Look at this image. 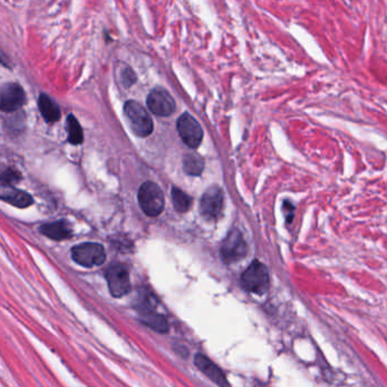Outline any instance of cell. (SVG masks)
Here are the masks:
<instances>
[{"instance_id": "obj_1", "label": "cell", "mask_w": 387, "mask_h": 387, "mask_svg": "<svg viewBox=\"0 0 387 387\" xmlns=\"http://www.w3.org/2000/svg\"><path fill=\"white\" fill-rule=\"evenodd\" d=\"M241 283L247 291L264 295L269 288V269L262 263L255 261L242 274Z\"/></svg>"}, {"instance_id": "obj_2", "label": "cell", "mask_w": 387, "mask_h": 387, "mask_svg": "<svg viewBox=\"0 0 387 387\" xmlns=\"http://www.w3.org/2000/svg\"><path fill=\"white\" fill-rule=\"evenodd\" d=\"M124 112L129 119V126L132 131L140 137H147L153 133V119L147 111L146 108L139 102L127 101L124 107Z\"/></svg>"}, {"instance_id": "obj_3", "label": "cell", "mask_w": 387, "mask_h": 387, "mask_svg": "<svg viewBox=\"0 0 387 387\" xmlns=\"http://www.w3.org/2000/svg\"><path fill=\"white\" fill-rule=\"evenodd\" d=\"M140 207L148 217H157L162 213L165 206L164 194L158 185L153 181H147L140 187L139 195Z\"/></svg>"}, {"instance_id": "obj_4", "label": "cell", "mask_w": 387, "mask_h": 387, "mask_svg": "<svg viewBox=\"0 0 387 387\" xmlns=\"http://www.w3.org/2000/svg\"><path fill=\"white\" fill-rule=\"evenodd\" d=\"M72 257L79 265L93 267L103 265L106 261V253L99 243H86L72 248Z\"/></svg>"}, {"instance_id": "obj_5", "label": "cell", "mask_w": 387, "mask_h": 387, "mask_svg": "<svg viewBox=\"0 0 387 387\" xmlns=\"http://www.w3.org/2000/svg\"><path fill=\"white\" fill-rule=\"evenodd\" d=\"M223 259L227 264L238 262L242 258H245L248 253V246L245 243L241 232L238 230H232L226 237V239L223 243L222 250Z\"/></svg>"}, {"instance_id": "obj_6", "label": "cell", "mask_w": 387, "mask_h": 387, "mask_svg": "<svg viewBox=\"0 0 387 387\" xmlns=\"http://www.w3.org/2000/svg\"><path fill=\"white\" fill-rule=\"evenodd\" d=\"M106 279L110 293L115 298H121L131 291L129 272L122 264L110 266L106 271Z\"/></svg>"}, {"instance_id": "obj_7", "label": "cell", "mask_w": 387, "mask_h": 387, "mask_svg": "<svg viewBox=\"0 0 387 387\" xmlns=\"http://www.w3.org/2000/svg\"><path fill=\"white\" fill-rule=\"evenodd\" d=\"M177 131L182 141L186 143L189 148H197L201 144L203 133H202L201 126L189 114H184L181 116L177 122Z\"/></svg>"}, {"instance_id": "obj_8", "label": "cell", "mask_w": 387, "mask_h": 387, "mask_svg": "<svg viewBox=\"0 0 387 387\" xmlns=\"http://www.w3.org/2000/svg\"><path fill=\"white\" fill-rule=\"evenodd\" d=\"M147 105L153 115L159 117H168L175 111L176 105L174 98L166 90L155 89L150 92L147 98Z\"/></svg>"}, {"instance_id": "obj_9", "label": "cell", "mask_w": 387, "mask_h": 387, "mask_svg": "<svg viewBox=\"0 0 387 387\" xmlns=\"http://www.w3.org/2000/svg\"><path fill=\"white\" fill-rule=\"evenodd\" d=\"M25 103V93L20 84L6 83L0 94V108L3 112L16 111Z\"/></svg>"}, {"instance_id": "obj_10", "label": "cell", "mask_w": 387, "mask_h": 387, "mask_svg": "<svg viewBox=\"0 0 387 387\" xmlns=\"http://www.w3.org/2000/svg\"><path fill=\"white\" fill-rule=\"evenodd\" d=\"M224 207V194L217 186H212L205 191L200 202L201 213L208 219H217Z\"/></svg>"}, {"instance_id": "obj_11", "label": "cell", "mask_w": 387, "mask_h": 387, "mask_svg": "<svg viewBox=\"0 0 387 387\" xmlns=\"http://www.w3.org/2000/svg\"><path fill=\"white\" fill-rule=\"evenodd\" d=\"M195 364L198 367L199 371L203 373L217 386L229 387V381H227L225 374L209 358L203 355H197L195 358Z\"/></svg>"}, {"instance_id": "obj_12", "label": "cell", "mask_w": 387, "mask_h": 387, "mask_svg": "<svg viewBox=\"0 0 387 387\" xmlns=\"http://www.w3.org/2000/svg\"><path fill=\"white\" fill-rule=\"evenodd\" d=\"M0 197L7 203L12 204L14 206L20 207V209H25V207L30 206L31 204L34 203V198L30 194L12 187L10 185H1Z\"/></svg>"}, {"instance_id": "obj_13", "label": "cell", "mask_w": 387, "mask_h": 387, "mask_svg": "<svg viewBox=\"0 0 387 387\" xmlns=\"http://www.w3.org/2000/svg\"><path fill=\"white\" fill-rule=\"evenodd\" d=\"M41 232L50 239L65 240L72 236V230L66 221H58L41 226Z\"/></svg>"}, {"instance_id": "obj_14", "label": "cell", "mask_w": 387, "mask_h": 387, "mask_svg": "<svg viewBox=\"0 0 387 387\" xmlns=\"http://www.w3.org/2000/svg\"><path fill=\"white\" fill-rule=\"evenodd\" d=\"M39 109L41 115L47 122L53 124L58 122L60 118V107L53 98H49L47 94H41L39 96Z\"/></svg>"}, {"instance_id": "obj_15", "label": "cell", "mask_w": 387, "mask_h": 387, "mask_svg": "<svg viewBox=\"0 0 387 387\" xmlns=\"http://www.w3.org/2000/svg\"><path fill=\"white\" fill-rule=\"evenodd\" d=\"M140 319L143 324L153 328L155 331L165 333L168 331V322L166 321L165 317L159 315L157 312H153V309L149 310H141L140 312Z\"/></svg>"}, {"instance_id": "obj_16", "label": "cell", "mask_w": 387, "mask_h": 387, "mask_svg": "<svg viewBox=\"0 0 387 387\" xmlns=\"http://www.w3.org/2000/svg\"><path fill=\"white\" fill-rule=\"evenodd\" d=\"M205 167V162L203 159L200 155L191 153V155H186L183 159V168L186 174H191V176H200Z\"/></svg>"}, {"instance_id": "obj_17", "label": "cell", "mask_w": 387, "mask_h": 387, "mask_svg": "<svg viewBox=\"0 0 387 387\" xmlns=\"http://www.w3.org/2000/svg\"><path fill=\"white\" fill-rule=\"evenodd\" d=\"M172 200L175 210L179 213H186L192 205V198L177 187L172 188Z\"/></svg>"}, {"instance_id": "obj_18", "label": "cell", "mask_w": 387, "mask_h": 387, "mask_svg": "<svg viewBox=\"0 0 387 387\" xmlns=\"http://www.w3.org/2000/svg\"><path fill=\"white\" fill-rule=\"evenodd\" d=\"M67 131H68V139L74 145L81 144L83 142V131L79 122L74 116H68L67 118Z\"/></svg>"}, {"instance_id": "obj_19", "label": "cell", "mask_w": 387, "mask_h": 387, "mask_svg": "<svg viewBox=\"0 0 387 387\" xmlns=\"http://www.w3.org/2000/svg\"><path fill=\"white\" fill-rule=\"evenodd\" d=\"M122 81L123 83H124V85L127 86V88L136 83V74H134V72H133L132 69L125 68L124 69V70H123Z\"/></svg>"}, {"instance_id": "obj_20", "label": "cell", "mask_w": 387, "mask_h": 387, "mask_svg": "<svg viewBox=\"0 0 387 387\" xmlns=\"http://www.w3.org/2000/svg\"><path fill=\"white\" fill-rule=\"evenodd\" d=\"M17 179H18V174L16 172H14L12 169H8L1 176V184L12 185L15 181H17Z\"/></svg>"}]
</instances>
